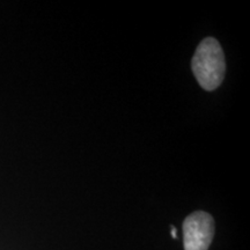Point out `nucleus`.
Instances as JSON below:
<instances>
[{
    "instance_id": "2",
    "label": "nucleus",
    "mask_w": 250,
    "mask_h": 250,
    "mask_svg": "<svg viewBox=\"0 0 250 250\" xmlns=\"http://www.w3.org/2000/svg\"><path fill=\"white\" fill-rule=\"evenodd\" d=\"M214 235V221L210 214L197 211L183 223L184 250H208Z\"/></svg>"
},
{
    "instance_id": "3",
    "label": "nucleus",
    "mask_w": 250,
    "mask_h": 250,
    "mask_svg": "<svg viewBox=\"0 0 250 250\" xmlns=\"http://www.w3.org/2000/svg\"><path fill=\"white\" fill-rule=\"evenodd\" d=\"M171 234H173L174 239H176V228L175 227H171Z\"/></svg>"
},
{
    "instance_id": "1",
    "label": "nucleus",
    "mask_w": 250,
    "mask_h": 250,
    "mask_svg": "<svg viewBox=\"0 0 250 250\" xmlns=\"http://www.w3.org/2000/svg\"><path fill=\"white\" fill-rule=\"evenodd\" d=\"M192 71L205 90H214L223 83L226 71L225 56L217 40L208 37L197 46L192 58Z\"/></svg>"
}]
</instances>
